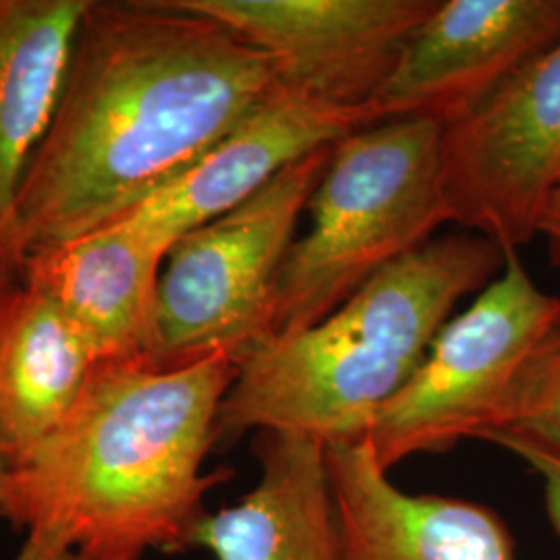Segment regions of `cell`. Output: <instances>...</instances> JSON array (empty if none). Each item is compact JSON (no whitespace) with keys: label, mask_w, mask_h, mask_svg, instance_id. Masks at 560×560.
Returning <instances> with one entry per match:
<instances>
[{"label":"cell","mask_w":560,"mask_h":560,"mask_svg":"<svg viewBox=\"0 0 560 560\" xmlns=\"http://www.w3.org/2000/svg\"><path fill=\"white\" fill-rule=\"evenodd\" d=\"M560 179V42L444 127L451 219L502 252L536 235Z\"/></svg>","instance_id":"obj_7"},{"label":"cell","mask_w":560,"mask_h":560,"mask_svg":"<svg viewBox=\"0 0 560 560\" xmlns=\"http://www.w3.org/2000/svg\"><path fill=\"white\" fill-rule=\"evenodd\" d=\"M88 0H0V289L23 280L21 183L52 120Z\"/></svg>","instance_id":"obj_13"},{"label":"cell","mask_w":560,"mask_h":560,"mask_svg":"<svg viewBox=\"0 0 560 560\" xmlns=\"http://www.w3.org/2000/svg\"><path fill=\"white\" fill-rule=\"evenodd\" d=\"M11 465H9V460L4 457V453H2V448H0V483H2V478H4V474H7V469H9Z\"/></svg>","instance_id":"obj_20"},{"label":"cell","mask_w":560,"mask_h":560,"mask_svg":"<svg viewBox=\"0 0 560 560\" xmlns=\"http://www.w3.org/2000/svg\"><path fill=\"white\" fill-rule=\"evenodd\" d=\"M332 148L293 162L252 198L175 241L159 280L150 363L177 368L217 353L241 363L275 339L280 272Z\"/></svg>","instance_id":"obj_5"},{"label":"cell","mask_w":560,"mask_h":560,"mask_svg":"<svg viewBox=\"0 0 560 560\" xmlns=\"http://www.w3.org/2000/svg\"><path fill=\"white\" fill-rule=\"evenodd\" d=\"M502 430L527 434L560 451V322L544 342Z\"/></svg>","instance_id":"obj_16"},{"label":"cell","mask_w":560,"mask_h":560,"mask_svg":"<svg viewBox=\"0 0 560 560\" xmlns=\"http://www.w3.org/2000/svg\"><path fill=\"white\" fill-rule=\"evenodd\" d=\"M164 258L162 247L120 219L32 254L23 280L59 305L98 363L150 361Z\"/></svg>","instance_id":"obj_12"},{"label":"cell","mask_w":560,"mask_h":560,"mask_svg":"<svg viewBox=\"0 0 560 560\" xmlns=\"http://www.w3.org/2000/svg\"><path fill=\"white\" fill-rule=\"evenodd\" d=\"M98 360L38 287L0 289V448L9 465L40 444L80 399Z\"/></svg>","instance_id":"obj_15"},{"label":"cell","mask_w":560,"mask_h":560,"mask_svg":"<svg viewBox=\"0 0 560 560\" xmlns=\"http://www.w3.org/2000/svg\"><path fill=\"white\" fill-rule=\"evenodd\" d=\"M277 90L261 50L183 0H88L21 183L23 258L119 221Z\"/></svg>","instance_id":"obj_1"},{"label":"cell","mask_w":560,"mask_h":560,"mask_svg":"<svg viewBox=\"0 0 560 560\" xmlns=\"http://www.w3.org/2000/svg\"><path fill=\"white\" fill-rule=\"evenodd\" d=\"M559 322L560 298L541 291L517 252H504L501 275L442 326L416 374L378 411L368 439L382 467L502 430Z\"/></svg>","instance_id":"obj_6"},{"label":"cell","mask_w":560,"mask_h":560,"mask_svg":"<svg viewBox=\"0 0 560 560\" xmlns=\"http://www.w3.org/2000/svg\"><path fill=\"white\" fill-rule=\"evenodd\" d=\"M374 122L372 106H330L279 85L200 161L120 219L168 254L185 233L252 198L293 162Z\"/></svg>","instance_id":"obj_10"},{"label":"cell","mask_w":560,"mask_h":560,"mask_svg":"<svg viewBox=\"0 0 560 560\" xmlns=\"http://www.w3.org/2000/svg\"><path fill=\"white\" fill-rule=\"evenodd\" d=\"M260 481L237 504L206 513L189 546L217 560H337V527L324 442L258 432Z\"/></svg>","instance_id":"obj_14"},{"label":"cell","mask_w":560,"mask_h":560,"mask_svg":"<svg viewBox=\"0 0 560 560\" xmlns=\"http://www.w3.org/2000/svg\"><path fill=\"white\" fill-rule=\"evenodd\" d=\"M504 252L481 235H448L393 261L320 324L272 339L237 363L217 444L247 432L316 441L368 436L409 382L455 305L501 275Z\"/></svg>","instance_id":"obj_3"},{"label":"cell","mask_w":560,"mask_h":560,"mask_svg":"<svg viewBox=\"0 0 560 560\" xmlns=\"http://www.w3.org/2000/svg\"><path fill=\"white\" fill-rule=\"evenodd\" d=\"M13 560H81L78 552H73L67 544L46 536V534H38L32 532L27 534V538L23 541V546L18 552V557Z\"/></svg>","instance_id":"obj_18"},{"label":"cell","mask_w":560,"mask_h":560,"mask_svg":"<svg viewBox=\"0 0 560 560\" xmlns=\"http://www.w3.org/2000/svg\"><path fill=\"white\" fill-rule=\"evenodd\" d=\"M540 235L548 240L552 260L560 264V189L548 201L540 221Z\"/></svg>","instance_id":"obj_19"},{"label":"cell","mask_w":560,"mask_h":560,"mask_svg":"<svg viewBox=\"0 0 560 560\" xmlns=\"http://www.w3.org/2000/svg\"><path fill=\"white\" fill-rule=\"evenodd\" d=\"M237 363L177 368L102 361L73 409L0 483V517L67 544L81 560H141L189 546L210 488L203 471Z\"/></svg>","instance_id":"obj_2"},{"label":"cell","mask_w":560,"mask_h":560,"mask_svg":"<svg viewBox=\"0 0 560 560\" xmlns=\"http://www.w3.org/2000/svg\"><path fill=\"white\" fill-rule=\"evenodd\" d=\"M337 560H513L502 521L476 502L407 494L368 436L324 444Z\"/></svg>","instance_id":"obj_11"},{"label":"cell","mask_w":560,"mask_h":560,"mask_svg":"<svg viewBox=\"0 0 560 560\" xmlns=\"http://www.w3.org/2000/svg\"><path fill=\"white\" fill-rule=\"evenodd\" d=\"M559 189H560V179H559Z\"/></svg>","instance_id":"obj_21"},{"label":"cell","mask_w":560,"mask_h":560,"mask_svg":"<svg viewBox=\"0 0 560 560\" xmlns=\"http://www.w3.org/2000/svg\"><path fill=\"white\" fill-rule=\"evenodd\" d=\"M183 2L261 50L282 90L342 108L372 106L405 44L441 4L439 0Z\"/></svg>","instance_id":"obj_8"},{"label":"cell","mask_w":560,"mask_h":560,"mask_svg":"<svg viewBox=\"0 0 560 560\" xmlns=\"http://www.w3.org/2000/svg\"><path fill=\"white\" fill-rule=\"evenodd\" d=\"M480 441L494 442L509 453L525 460L544 481L546 509L555 529L560 534V451L546 442L532 439L513 430H494L483 434Z\"/></svg>","instance_id":"obj_17"},{"label":"cell","mask_w":560,"mask_h":560,"mask_svg":"<svg viewBox=\"0 0 560 560\" xmlns=\"http://www.w3.org/2000/svg\"><path fill=\"white\" fill-rule=\"evenodd\" d=\"M559 42L560 0H446L405 44L372 106L378 122L453 125Z\"/></svg>","instance_id":"obj_9"},{"label":"cell","mask_w":560,"mask_h":560,"mask_svg":"<svg viewBox=\"0 0 560 560\" xmlns=\"http://www.w3.org/2000/svg\"><path fill=\"white\" fill-rule=\"evenodd\" d=\"M444 125L374 122L335 143L307 201L312 229L280 272L275 339L303 332L351 300L386 266L453 222L442 183Z\"/></svg>","instance_id":"obj_4"}]
</instances>
